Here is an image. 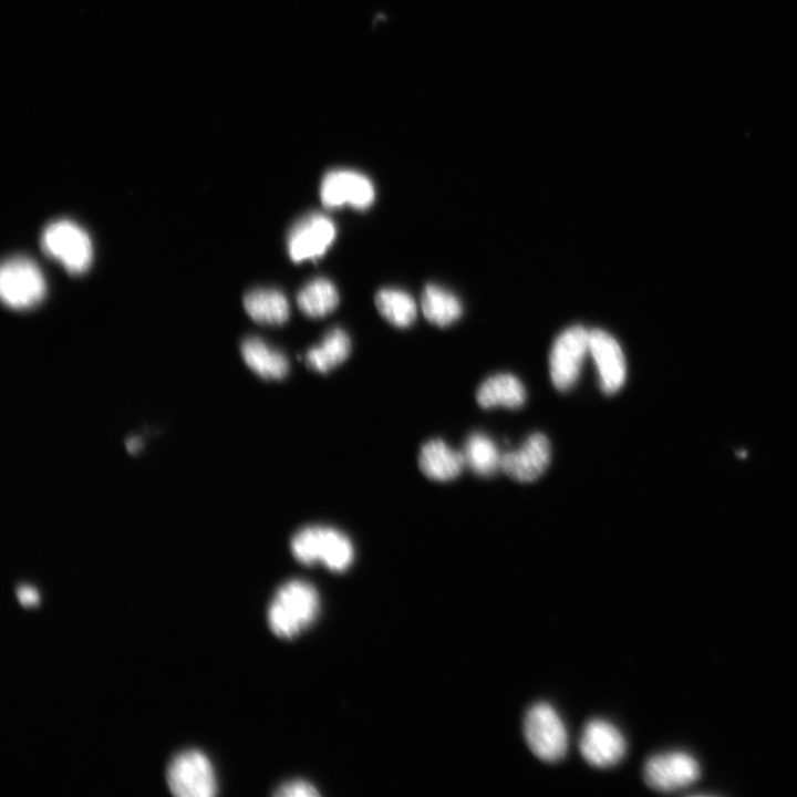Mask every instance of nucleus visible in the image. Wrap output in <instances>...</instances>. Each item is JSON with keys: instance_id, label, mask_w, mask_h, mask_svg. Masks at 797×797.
<instances>
[{"instance_id": "f03ea898", "label": "nucleus", "mask_w": 797, "mask_h": 797, "mask_svg": "<svg viewBox=\"0 0 797 797\" xmlns=\"http://www.w3.org/2000/svg\"><path fill=\"white\" fill-rule=\"evenodd\" d=\"M291 552L303 565L322 563L329 570L342 572L353 562L354 548L350 538L329 526H307L291 539Z\"/></svg>"}, {"instance_id": "4468645a", "label": "nucleus", "mask_w": 797, "mask_h": 797, "mask_svg": "<svg viewBox=\"0 0 797 797\" xmlns=\"http://www.w3.org/2000/svg\"><path fill=\"white\" fill-rule=\"evenodd\" d=\"M465 464L464 454L453 449L442 439L426 442L418 455V465L423 474L438 482L456 478Z\"/></svg>"}, {"instance_id": "b1692460", "label": "nucleus", "mask_w": 797, "mask_h": 797, "mask_svg": "<svg viewBox=\"0 0 797 797\" xmlns=\"http://www.w3.org/2000/svg\"><path fill=\"white\" fill-rule=\"evenodd\" d=\"M17 597L23 607H33L39 602V593L35 588L22 584L17 589Z\"/></svg>"}, {"instance_id": "dca6fc26", "label": "nucleus", "mask_w": 797, "mask_h": 797, "mask_svg": "<svg viewBox=\"0 0 797 797\" xmlns=\"http://www.w3.org/2000/svg\"><path fill=\"white\" fill-rule=\"evenodd\" d=\"M244 308L248 315L260 324L280 325L290 313L284 294L276 289L257 288L244 297Z\"/></svg>"}, {"instance_id": "5701e85b", "label": "nucleus", "mask_w": 797, "mask_h": 797, "mask_svg": "<svg viewBox=\"0 0 797 797\" xmlns=\"http://www.w3.org/2000/svg\"><path fill=\"white\" fill-rule=\"evenodd\" d=\"M319 795L320 793L312 784L301 779L287 782L275 791V796L278 797H314Z\"/></svg>"}, {"instance_id": "f8f14e48", "label": "nucleus", "mask_w": 797, "mask_h": 797, "mask_svg": "<svg viewBox=\"0 0 797 797\" xmlns=\"http://www.w3.org/2000/svg\"><path fill=\"white\" fill-rule=\"evenodd\" d=\"M589 353L592 355L601 390L613 394L625 381L627 366L621 346L603 330L589 331Z\"/></svg>"}, {"instance_id": "0eeeda50", "label": "nucleus", "mask_w": 797, "mask_h": 797, "mask_svg": "<svg viewBox=\"0 0 797 797\" xmlns=\"http://www.w3.org/2000/svg\"><path fill=\"white\" fill-rule=\"evenodd\" d=\"M589 352V331L573 325L555 340L549 358L550 376L560 391L571 389L577 382L586 354Z\"/></svg>"}, {"instance_id": "aec40b11", "label": "nucleus", "mask_w": 797, "mask_h": 797, "mask_svg": "<svg viewBox=\"0 0 797 797\" xmlns=\"http://www.w3.org/2000/svg\"><path fill=\"white\" fill-rule=\"evenodd\" d=\"M422 310L426 319L438 325L446 327L456 321L462 313L458 299L436 284H427L422 294Z\"/></svg>"}, {"instance_id": "9b49d317", "label": "nucleus", "mask_w": 797, "mask_h": 797, "mask_svg": "<svg viewBox=\"0 0 797 797\" xmlns=\"http://www.w3.org/2000/svg\"><path fill=\"white\" fill-rule=\"evenodd\" d=\"M583 759L597 768L617 765L625 755L627 743L622 733L610 722L596 718L589 721L579 742Z\"/></svg>"}, {"instance_id": "9d476101", "label": "nucleus", "mask_w": 797, "mask_h": 797, "mask_svg": "<svg viewBox=\"0 0 797 797\" xmlns=\"http://www.w3.org/2000/svg\"><path fill=\"white\" fill-rule=\"evenodd\" d=\"M372 182L363 174L349 169L328 172L320 186V198L327 208H340L349 205L355 209H366L374 201Z\"/></svg>"}, {"instance_id": "2eb2a0df", "label": "nucleus", "mask_w": 797, "mask_h": 797, "mask_svg": "<svg viewBox=\"0 0 797 797\" xmlns=\"http://www.w3.org/2000/svg\"><path fill=\"white\" fill-rule=\"evenodd\" d=\"M240 352L247 366L265 380H280L289 371L284 354L258 337L246 338Z\"/></svg>"}, {"instance_id": "412c9836", "label": "nucleus", "mask_w": 797, "mask_h": 797, "mask_svg": "<svg viewBox=\"0 0 797 797\" xmlns=\"http://www.w3.org/2000/svg\"><path fill=\"white\" fill-rule=\"evenodd\" d=\"M375 306L380 314L396 328H407L416 319L415 301L398 289H381L375 294Z\"/></svg>"}, {"instance_id": "39448f33", "label": "nucleus", "mask_w": 797, "mask_h": 797, "mask_svg": "<svg viewBox=\"0 0 797 797\" xmlns=\"http://www.w3.org/2000/svg\"><path fill=\"white\" fill-rule=\"evenodd\" d=\"M524 734L530 751L544 762H557L567 752L566 726L556 710L547 703H537L528 710L524 720Z\"/></svg>"}, {"instance_id": "1a4fd4ad", "label": "nucleus", "mask_w": 797, "mask_h": 797, "mask_svg": "<svg viewBox=\"0 0 797 797\" xmlns=\"http://www.w3.org/2000/svg\"><path fill=\"white\" fill-rule=\"evenodd\" d=\"M335 226L319 213H309L289 230L287 248L292 261L301 262L324 255L335 238Z\"/></svg>"}, {"instance_id": "f3484780", "label": "nucleus", "mask_w": 797, "mask_h": 797, "mask_svg": "<svg viewBox=\"0 0 797 797\" xmlns=\"http://www.w3.org/2000/svg\"><path fill=\"white\" fill-rule=\"evenodd\" d=\"M477 402L483 407L505 406L520 407L526 400V391L521 382L514 375L503 373L485 380L478 387Z\"/></svg>"}, {"instance_id": "7ed1b4c3", "label": "nucleus", "mask_w": 797, "mask_h": 797, "mask_svg": "<svg viewBox=\"0 0 797 797\" xmlns=\"http://www.w3.org/2000/svg\"><path fill=\"white\" fill-rule=\"evenodd\" d=\"M42 251L56 260L72 275L84 273L93 260V245L89 234L70 219L48 224L40 238Z\"/></svg>"}, {"instance_id": "423d86ee", "label": "nucleus", "mask_w": 797, "mask_h": 797, "mask_svg": "<svg viewBox=\"0 0 797 797\" xmlns=\"http://www.w3.org/2000/svg\"><path fill=\"white\" fill-rule=\"evenodd\" d=\"M167 784L179 797H211L218 789L210 760L197 749L182 752L170 760Z\"/></svg>"}, {"instance_id": "6e6552de", "label": "nucleus", "mask_w": 797, "mask_h": 797, "mask_svg": "<svg viewBox=\"0 0 797 797\" xmlns=\"http://www.w3.org/2000/svg\"><path fill=\"white\" fill-rule=\"evenodd\" d=\"M701 774L696 758L683 751H671L651 756L643 769L649 787L662 793L686 788L695 783Z\"/></svg>"}, {"instance_id": "f257e3e1", "label": "nucleus", "mask_w": 797, "mask_h": 797, "mask_svg": "<svg viewBox=\"0 0 797 797\" xmlns=\"http://www.w3.org/2000/svg\"><path fill=\"white\" fill-rule=\"evenodd\" d=\"M319 594L303 580L283 583L268 608V624L279 638L291 639L308 628L319 612Z\"/></svg>"}, {"instance_id": "4be33fe9", "label": "nucleus", "mask_w": 797, "mask_h": 797, "mask_svg": "<svg viewBox=\"0 0 797 797\" xmlns=\"http://www.w3.org/2000/svg\"><path fill=\"white\" fill-rule=\"evenodd\" d=\"M463 454L466 464L480 476H491L501 469L503 454L486 435H470Z\"/></svg>"}, {"instance_id": "a211bd4d", "label": "nucleus", "mask_w": 797, "mask_h": 797, "mask_svg": "<svg viewBox=\"0 0 797 797\" xmlns=\"http://www.w3.org/2000/svg\"><path fill=\"white\" fill-rule=\"evenodd\" d=\"M350 351L351 341L348 333L341 328H333L318 345L309 349L306 363L313 371L327 373L343 363Z\"/></svg>"}, {"instance_id": "ddd939ff", "label": "nucleus", "mask_w": 797, "mask_h": 797, "mask_svg": "<svg viewBox=\"0 0 797 797\" xmlns=\"http://www.w3.org/2000/svg\"><path fill=\"white\" fill-rule=\"evenodd\" d=\"M550 454L548 438L535 433L518 449L503 454L501 469L515 480L532 482L547 469Z\"/></svg>"}, {"instance_id": "6ab92c4d", "label": "nucleus", "mask_w": 797, "mask_h": 797, "mask_svg": "<svg viewBox=\"0 0 797 797\" xmlns=\"http://www.w3.org/2000/svg\"><path fill=\"white\" fill-rule=\"evenodd\" d=\"M299 309L310 318H322L339 304V293L335 286L325 278H315L308 282L298 293Z\"/></svg>"}, {"instance_id": "20e7f679", "label": "nucleus", "mask_w": 797, "mask_h": 797, "mask_svg": "<svg viewBox=\"0 0 797 797\" xmlns=\"http://www.w3.org/2000/svg\"><path fill=\"white\" fill-rule=\"evenodd\" d=\"M45 293V277L33 259L17 255L2 262L0 296L8 308L31 309L44 299Z\"/></svg>"}]
</instances>
